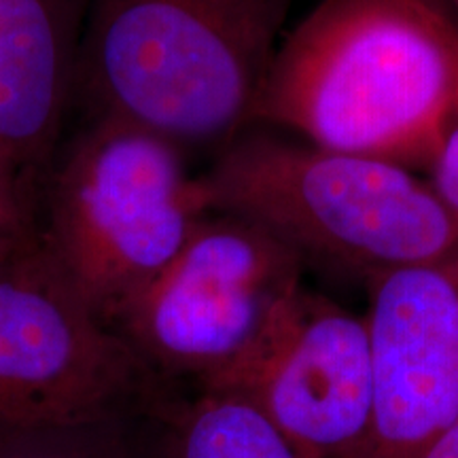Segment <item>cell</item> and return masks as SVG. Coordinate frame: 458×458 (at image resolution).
<instances>
[{"label":"cell","instance_id":"12","mask_svg":"<svg viewBox=\"0 0 458 458\" xmlns=\"http://www.w3.org/2000/svg\"><path fill=\"white\" fill-rule=\"evenodd\" d=\"M45 179L0 151V238L37 244Z\"/></svg>","mask_w":458,"mask_h":458},{"label":"cell","instance_id":"3","mask_svg":"<svg viewBox=\"0 0 458 458\" xmlns=\"http://www.w3.org/2000/svg\"><path fill=\"white\" fill-rule=\"evenodd\" d=\"M210 213L283 240L301 259L371 278L458 246V221L403 165L272 134H238L198 176Z\"/></svg>","mask_w":458,"mask_h":458},{"label":"cell","instance_id":"1","mask_svg":"<svg viewBox=\"0 0 458 458\" xmlns=\"http://www.w3.org/2000/svg\"><path fill=\"white\" fill-rule=\"evenodd\" d=\"M458 113V24L428 0H323L280 41L253 123L410 170Z\"/></svg>","mask_w":458,"mask_h":458},{"label":"cell","instance_id":"6","mask_svg":"<svg viewBox=\"0 0 458 458\" xmlns=\"http://www.w3.org/2000/svg\"><path fill=\"white\" fill-rule=\"evenodd\" d=\"M148 374L41 244L0 266V428L119 416Z\"/></svg>","mask_w":458,"mask_h":458},{"label":"cell","instance_id":"9","mask_svg":"<svg viewBox=\"0 0 458 458\" xmlns=\"http://www.w3.org/2000/svg\"><path fill=\"white\" fill-rule=\"evenodd\" d=\"M89 0H0V151L47 176L77 91Z\"/></svg>","mask_w":458,"mask_h":458},{"label":"cell","instance_id":"15","mask_svg":"<svg viewBox=\"0 0 458 458\" xmlns=\"http://www.w3.org/2000/svg\"><path fill=\"white\" fill-rule=\"evenodd\" d=\"M24 246H30V244H20V242H13V240H9V238H0V266H3L7 259H11L17 250L24 249Z\"/></svg>","mask_w":458,"mask_h":458},{"label":"cell","instance_id":"7","mask_svg":"<svg viewBox=\"0 0 458 458\" xmlns=\"http://www.w3.org/2000/svg\"><path fill=\"white\" fill-rule=\"evenodd\" d=\"M204 391L249 399L310 458H357L374 411L365 317L301 289L255 351Z\"/></svg>","mask_w":458,"mask_h":458},{"label":"cell","instance_id":"13","mask_svg":"<svg viewBox=\"0 0 458 458\" xmlns=\"http://www.w3.org/2000/svg\"><path fill=\"white\" fill-rule=\"evenodd\" d=\"M433 191L458 221V113L433 162Z\"/></svg>","mask_w":458,"mask_h":458},{"label":"cell","instance_id":"4","mask_svg":"<svg viewBox=\"0 0 458 458\" xmlns=\"http://www.w3.org/2000/svg\"><path fill=\"white\" fill-rule=\"evenodd\" d=\"M208 213L179 147L136 125L88 119L45 176L38 244L113 329Z\"/></svg>","mask_w":458,"mask_h":458},{"label":"cell","instance_id":"11","mask_svg":"<svg viewBox=\"0 0 458 458\" xmlns=\"http://www.w3.org/2000/svg\"><path fill=\"white\" fill-rule=\"evenodd\" d=\"M0 458H131L117 416L71 425L0 428Z\"/></svg>","mask_w":458,"mask_h":458},{"label":"cell","instance_id":"8","mask_svg":"<svg viewBox=\"0 0 458 458\" xmlns=\"http://www.w3.org/2000/svg\"><path fill=\"white\" fill-rule=\"evenodd\" d=\"M368 280L374 411L357 458H422L458 416V246Z\"/></svg>","mask_w":458,"mask_h":458},{"label":"cell","instance_id":"5","mask_svg":"<svg viewBox=\"0 0 458 458\" xmlns=\"http://www.w3.org/2000/svg\"><path fill=\"white\" fill-rule=\"evenodd\" d=\"M301 255L255 223L208 213L113 329L151 371L199 391L236 369L301 289Z\"/></svg>","mask_w":458,"mask_h":458},{"label":"cell","instance_id":"14","mask_svg":"<svg viewBox=\"0 0 458 458\" xmlns=\"http://www.w3.org/2000/svg\"><path fill=\"white\" fill-rule=\"evenodd\" d=\"M422 458H458V416L454 422L439 435Z\"/></svg>","mask_w":458,"mask_h":458},{"label":"cell","instance_id":"2","mask_svg":"<svg viewBox=\"0 0 458 458\" xmlns=\"http://www.w3.org/2000/svg\"><path fill=\"white\" fill-rule=\"evenodd\" d=\"M293 0H89L74 102L181 151L253 123Z\"/></svg>","mask_w":458,"mask_h":458},{"label":"cell","instance_id":"10","mask_svg":"<svg viewBox=\"0 0 458 458\" xmlns=\"http://www.w3.org/2000/svg\"><path fill=\"white\" fill-rule=\"evenodd\" d=\"M165 458H310L249 399L199 391L172 416Z\"/></svg>","mask_w":458,"mask_h":458}]
</instances>
